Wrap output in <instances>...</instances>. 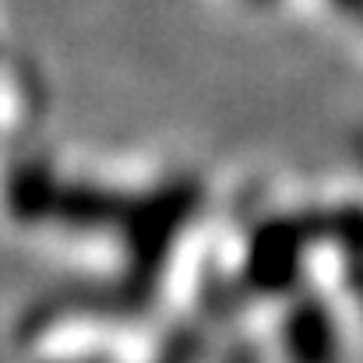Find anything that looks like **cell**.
Instances as JSON below:
<instances>
[{
    "label": "cell",
    "instance_id": "4",
    "mask_svg": "<svg viewBox=\"0 0 363 363\" xmlns=\"http://www.w3.org/2000/svg\"><path fill=\"white\" fill-rule=\"evenodd\" d=\"M254 4H272V0H254Z\"/></svg>",
    "mask_w": 363,
    "mask_h": 363
},
{
    "label": "cell",
    "instance_id": "3",
    "mask_svg": "<svg viewBox=\"0 0 363 363\" xmlns=\"http://www.w3.org/2000/svg\"><path fill=\"white\" fill-rule=\"evenodd\" d=\"M335 11L350 14V18H363V0H328Z\"/></svg>",
    "mask_w": 363,
    "mask_h": 363
},
{
    "label": "cell",
    "instance_id": "1",
    "mask_svg": "<svg viewBox=\"0 0 363 363\" xmlns=\"http://www.w3.org/2000/svg\"><path fill=\"white\" fill-rule=\"evenodd\" d=\"M307 250V230L300 219H268L261 230H254L247 247L243 279L250 289L264 296L289 293L300 279Z\"/></svg>",
    "mask_w": 363,
    "mask_h": 363
},
{
    "label": "cell",
    "instance_id": "2",
    "mask_svg": "<svg viewBox=\"0 0 363 363\" xmlns=\"http://www.w3.org/2000/svg\"><path fill=\"white\" fill-rule=\"evenodd\" d=\"M282 339L300 360H325L335 353V321L321 300H303L289 307L282 321Z\"/></svg>",
    "mask_w": 363,
    "mask_h": 363
}]
</instances>
